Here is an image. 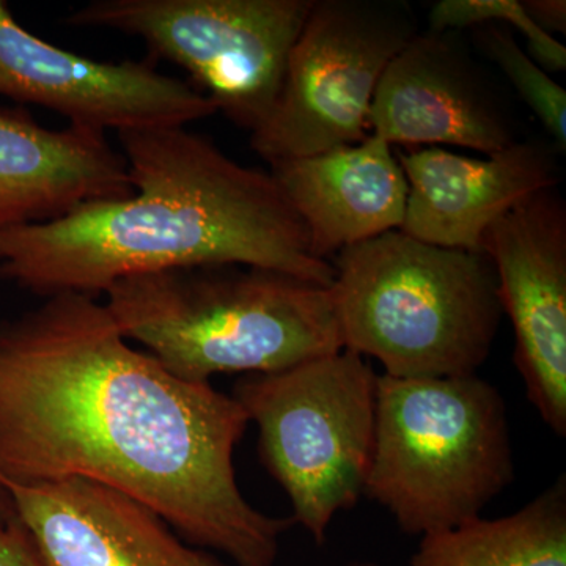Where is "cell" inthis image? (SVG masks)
<instances>
[{"instance_id":"18","label":"cell","mask_w":566,"mask_h":566,"mask_svg":"<svg viewBox=\"0 0 566 566\" xmlns=\"http://www.w3.org/2000/svg\"><path fill=\"white\" fill-rule=\"evenodd\" d=\"M512 25L527 41V54L546 73L566 69V48L543 31L520 0H441L428 14V31L457 32L483 24Z\"/></svg>"},{"instance_id":"22","label":"cell","mask_w":566,"mask_h":566,"mask_svg":"<svg viewBox=\"0 0 566 566\" xmlns=\"http://www.w3.org/2000/svg\"><path fill=\"white\" fill-rule=\"evenodd\" d=\"M345 566H382L376 564V562L360 560V562H352V564H346Z\"/></svg>"},{"instance_id":"8","label":"cell","mask_w":566,"mask_h":566,"mask_svg":"<svg viewBox=\"0 0 566 566\" xmlns=\"http://www.w3.org/2000/svg\"><path fill=\"white\" fill-rule=\"evenodd\" d=\"M417 32L406 3L314 0L252 150L274 164L364 140L378 82Z\"/></svg>"},{"instance_id":"9","label":"cell","mask_w":566,"mask_h":566,"mask_svg":"<svg viewBox=\"0 0 566 566\" xmlns=\"http://www.w3.org/2000/svg\"><path fill=\"white\" fill-rule=\"evenodd\" d=\"M0 96L39 104L70 125L106 133L188 126L218 109L188 82L150 63H107L62 50L14 20L0 0Z\"/></svg>"},{"instance_id":"15","label":"cell","mask_w":566,"mask_h":566,"mask_svg":"<svg viewBox=\"0 0 566 566\" xmlns=\"http://www.w3.org/2000/svg\"><path fill=\"white\" fill-rule=\"evenodd\" d=\"M270 166L316 259L331 262L349 245L401 229L408 181L392 145L376 134Z\"/></svg>"},{"instance_id":"2","label":"cell","mask_w":566,"mask_h":566,"mask_svg":"<svg viewBox=\"0 0 566 566\" xmlns=\"http://www.w3.org/2000/svg\"><path fill=\"white\" fill-rule=\"evenodd\" d=\"M133 193L0 232V279L41 296L96 294L178 268L279 271L329 289L307 230L273 174L245 167L186 126L117 134Z\"/></svg>"},{"instance_id":"11","label":"cell","mask_w":566,"mask_h":566,"mask_svg":"<svg viewBox=\"0 0 566 566\" xmlns=\"http://www.w3.org/2000/svg\"><path fill=\"white\" fill-rule=\"evenodd\" d=\"M41 566H227L178 536L150 506L73 479L20 483L0 475Z\"/></svg>"},{"instance_id":"7","label":"cell","mask_w":566,"mask_h":566,"mask_svg":"<svg viewBox=\"0 0 566 566\" xmlns=\"http://www.w3.org/2000/svg\"><path fill=\"white\" fill-rule=\"evenodd\" d=\"M314 0H92L74 28L137 36L181 66L218 112L253 133L273 112Z\"/></svg>"},{"instance_id":"12","label":"cell","mask_w":566,"mask_h":566,"mask_svg":"<svg viewBox=\"0 0 566 566\" xmlns=\"http://www.w3.org/2000/svg\"><path fill=\"white\" fill-rule=\"evenodd\" d=\"M368 132L387 144L494 155L516 137L474 62L450 32H417L376 87Z\"/></svg>"},{"instance_id":"3","label":"cell","mask_w":566,"mask_h":566,"mask_svg":"<svg viewBox=\"0 0 566 566\" xmlns=\"http://www.w3.org/2000/svg\"><path fill=\"white\" fill-rule=\"evenodd\" d=\"M103 294L122 334L185 381L273 374L344 349L329 289L264 268H178Z\"/></svg>"},{"instance_id":"4","label":"cell","mask_w":566,"mask_h":566,"mask_svg":"<svg viewBox=\"0 0 566 566\" xmlns=\"http://www.w3.org/2000/svg\"><path fill=\"white\" fill-rule=\"evenodd\" d=\"M333 296L346 352L392 378L476 375L502 305L485 252L423 243L392 230L333 256Z\"/></svg>"},{"instance_id":"5","label":"cell","mask_w":566,"mask_h":566,"mask_svg":"<svg viewBox=\"0 0 566 566\" xmlns=\"http://www.w3.org/2000/svg\"><path fill=\"white\" fill-rule=\"evenodd\" d=\"M515 476L504 397L479 375H378L375 452L365 495L405 534L482 516Z\"/></svg>"},{"instance_id":"16","label":"cell","mask_w":566,"mask_h":566,"mask_svg":"<svg viewBox=\"0 0 566 566\" xmlns=\"http://www.w3.org/2000/svg\"><path fill=\"white\" fill-rule=\"evenodd\" d=\"M409 566H566L565 475L512 515L422 536Z\"/></svg>"},{"instance_id":"1","label":"cell","mask_w":566,"mask_h":566,"mask_svg":"<svg viewBox=\"0 0 566 566\" xmlns=\"http://www.w3.org/2000/svg\"><path fill=\"white\" fill-rule=\"evenodd\" d=\"M249 419L233 395L134 348L106 304L57 293L0 326V475L93 480L132 495L200 549L274 566L290 517L238 485Z\"/></svg>"},{"instance_id":"13","label":"cell","mask_w":566,"mask_h":566,"mask_svg":"<svg viewBox=\"0 0 566 566\" xmlns=\"http://www.w3.org/2000/svg\"><path fill=\"white\" fill-rule=\"evenodd\" d=\"M395 153L408 181L401 232L458 251L483 252L497 219L560 180L556 151L539 142H515L486 158L442 147Z\"/></svg>"},{"instance_id":"17","label":"cell","mask_w":566,"mask_h":566,"mask_svg":"<svg viewBox=\"0 0 566 566\" xmlns=\"http://www.w3.org/2000/svg\"><path fill=\"white\" fill-rule=\"evenodd\" d=\"M482 44L528 109L534 112L557 151L566 148V92L538 63L528 57L505 25L486 24Z\"/></svg>"},{"instance_id":"19","label":"cell","mask_w":566,"mask_h":566,"mask_svg":"<svg viewBox=\"0 0 566 566\" xmlns=\"http://www.w3.org/2000/svg\"><path fill=\"white\" fill-rule=\"evenodd\" d=\"M0 566H41L17 516L0 521Z\"/></svg>"},{"instance_id":"21","label":"cell","mask_w":566,"mask_h":566,"mask_svg":"<svg viewBox=\"0 0 566 566\" xmlns=\"http://www.w3.org/2000/svg\"><path fill=\"white\" fill-rule=\"evenodd\" d=\"M13 516L14 509L13 504H11L9 491L0 483V521H6Z\"/></svg>"},{"instance_id":"10","label":"cell","mask_w":566,"mask_h":566,"mask_svg":"<svg viewBox=\"0 0 566 566\" xmlns=\"http://www.w3.org/2000/svg\"><path fill=\"white\" fill-rule=\"evenodd\" d=\"M528 401L566 436V208L557 188L528 197L483 237Z\"/></svg>"},{"instance_id":"20","label":"cell","mask_w":566,"mask_h":566,"mask_svg":"<svg viewBox=\"0 0 566 566\" xmlns=\"http://www.w3.org/2000/svg\"><path fill=\"white\" fill-rule=\"evenodd\" d=\"M532 20L553 35V32H565L566 3L565 0H527L523 2Z\"/></svg>"},{"instance_id":"14","label":"cell","mask_w":566,"mask_h":566,"mask_svg":"<svg viewBox=\"0 0 566 566\" xmlns=\"http://www.w3.org/2000/svg\"><path fill=\"white\" fill-rule=\"evenodd\" d=\"M132 193L128 166L106 133L44 128L28 112L0 109V232Z\"/></svg>"},{"instance_id":"6","label":"cell","mask_w":566,"mask_h":566,"mask_svg":"<svg viewBox=\"0 0 566 566\" xmlns=\"http://www.w3.org/2000/svg\"><path fill=\"white\" fill-rule=\"evenodd\" d=\"M378 375L352 352L273 374L245 375L233 398L259 428L264 468L292 504L293 524L324 545L334 517L365 494L375 452Z\"/></svg>"}]
</instances>
